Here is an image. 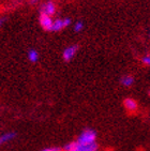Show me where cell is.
Instances as JSON below:
<instances>
[{
	"instance_id": "5b68a950",
	"label": "cell",
	"mask_w": 150,
	"mask_h": 151,
	"mask_svg": "<svg viewBox=\"0 0 150 151\" xmlns=\"http://www.w3.org/2000/svg\"><path fill=\"white\" fill-rule=\"evenodd\" d=\"M39 20H40L41 27H42L45 31H52L53 22H54L52 16H48V15H45V14H40Z\"/></svg>"
},
{
	"instance_id": "ba28073f",
	"label": "cell",
	"mask_w": 150,
	"mask_h": 151,
	"mask_svg": "<svg viewBox=\"0 0 150 151\" xmlns=\"http://www.w3.org/2000/svg\"><path fill=\"white\" fill-rule=\"evenodd\" d=\"M64 28V25H63V19H61V18H57L53 22V26H52V32H58V31H61V30Z\"/></svg>"
},
{
	"instance_id": "4fadbf2b",
	"label": "cell",
	"mask_w": 150,
	"mask_h": 151,
	"mask_svg": "<svg viewBox=\"0 0 150 151\" xmlns=\"http://www.w3.org/2000/svg\"><path fill=\"white\" fill-rule=\"evenodd\" d=\"M141 62L148 67H150V55H147V56H144L143 58H141Z\"/></svg>"
},
{
	"instance_id": "52a82bcc",
	"label": "cell",
	"mask_w": 150,
	"mask_h": 151,
	"mask_svg": "<svg viewBox=\"0 0 150 151\" xmlns=\"http://www.w3.org/2000/svg\"><path fill=\"white\" fill-rule=\"evenodd\" d=\"M16 137V132H6V133L0 135V147L6 142H11L12 139H14Z\"/></svg>"
},
{
	"instance_id": "277c9868",
	"label": "cell",
	"mask_w": 150,
	"mask_h": 151,
	"mask_svg": "<svg viewBox=\"0 0 150 151\" xmlns=\"http://www.w3.org/2000/svg\"><path fill=\"white\" fill-rule=\"evenodd\" d=\"M56 13V4L53 1H47L43 3L40 9V14H45L48 16H53Z\"/></svg>"
},
{
	"instance_id": "30bf717a",
	"label": "cell",
	"mask_w": 150,
	"mask_h": 151,
	"mask_svg": "<svg viewBox=\"0 0 150 151\" xmlns=\"http://www.w3.org/2000/svg\"><path fill=\"white\" fill-rule=\"evenodd\" d=\"M134 83V78L131 75H125L121 78V84L124 87H131Z\"/></svg>"
},
{
	"instance_id": "6da1fadb",
	"label": "cell",
	"mask_w": 150,
	"mask_h": 151,
	"mask_svg": "<svg viewBox=\"0 0 150 151\" xmlns=\"http://www.w3.org/2000/svg\"><path fill=\"white\" fill-rule=\"evenodd\" d=\"M63 151H99V145L95 142L89 144V145H83V144H78L76 140L71 142H68L63 148Z\"/></svg>"
},
{
	"instance_id": "7a4b0ae2",
	"label": "cell",
	"mask_w": 150,
	"mask_h": 151,
	"mask_svg": "<svg viewBox=\"0 0 150 151\" xmlns=\"http://www.w3.org/2000/svg\"><path fill=\"white\" fill-rule=\"evenodd\" d=\"M76 142L83 145H89V144L95 142H97V132L92 129H86L79 134Z\"/></svg>"
},
{
	"instance_id": "9c48e42d",
	"label": "cell",
	"mask_w": 150,
	"mask_h": 151,
	"mask_svg": "<svg viewBox=\"0 0 150 151\" xmlns=\"http://www.w3.org/2000/svg\"><path fill=\"white\" fill-rule=\"evenodd\" d=\"M27 58H28V60L30 61V62H32V63L38 62V60H39V52H38V50H33V48L29 50L28 52H27Z\"/></svg>"
},
{
	"instance_id": "9a60e30c",
	"label": "cell",
	"mask_w": 150,
	"mask_h": 151,
	"mask_svg": "<svg viewBox=\"0 0 150 151\" xmlns=\"http://www.w3.org/2000/svg\"><path fill=\"white\" fill-rule=\"evenodd\" d=\"M6 18H0V27H1L3 25V24L6 23Z\"/></svg>"
},
{
	"instance_id": "8fae6325",
	"label": "cell",
	"mask_w": 150,
	"mask_h": 151,
	"mask_svg": "<svg viewBox=\"0 0 150 151\" xmlns=\"http://www.w3.org/2000/svg\"><path fill=\"white\" fill-rule=\"evenodd\" d=\"M73 29H74L75 32H81V30L84 29V23H83L81 20H78V22H76Z\"/></svg>"
},
{
	"instance_id": "7c38bea8",
	"label": "cell",
	"mask_w": 150,
	"mask_h": 151,
	"mask_svg": "<svg viewBox=\"0 0 150 151\" xmlns=\"http://www.w3.org/2000/svg\"><path fill=\"white\" fill-rule=\"evenodd\" d=\"M41 151H62V148H60V147H46Z\"/></svg>"
},
{
	"instance_id": "5bb4252c",
	"label": "cell",
	"mask_w": 150,
	"mask_h": 151,
	"mask_svg": "<svg viewBox=\"0 0 150 151\" xmlns=\"http://www.w3.org/2000/svg\"><path fill=\"white\" fill-rule=\"evenodd\" d=\"M63 19V25H64V28L68 26H70L71 25V23H72V20H71V18L69 17H66V18H62Z\"/></svg>"
},
{
	"instance_id": "8992f818",
	"label": "cell",
	"mask_w": 150,
	"mask_h": 151,
	"mask_svg": "<svg viewBox=\"0 0 150 151\" xmlns=\"http://www.w3.org/2000/svg\"><path fill=\"white\" fill-rule=\"evenodd\" d=\"M123 105L125 109L129 111H136L137 109V102L135 101L134 99H131V98H128L123 101Z\"/></svg>"
},
{
	"instance_id": "2e32d148",
	"label": "cell",
	"mask_w": 150,
	"mask_h": 151,
	"mask_svg": "<svg viewBox=\"0 0 150 151\" xmlns=\"http://www.w3.org/2000/svg\"><path fill=\"white\" fill-rule=\"evenodd\" d=\"M37 1H39V0H31V3H35Z\"/></svg>"
},
{
	"instance_id": "3957f363",
	"label": "cell",
	"mask_w": 150,
	"mask_h": 151,
	"mask_svg": "<svg viewBox=\"0 0 150 151\" xmlns=\"http://www.w3.org/2000/svg\"><path fill=\"white\" fill-rule=\"evenodd\" d=\"M77 50L78 45H76V44L75 45H70L66 48H64V50L62 52V59L64 61H66V62H69V61H71L75 57Z\"/></svg>"
}]
</instances>
